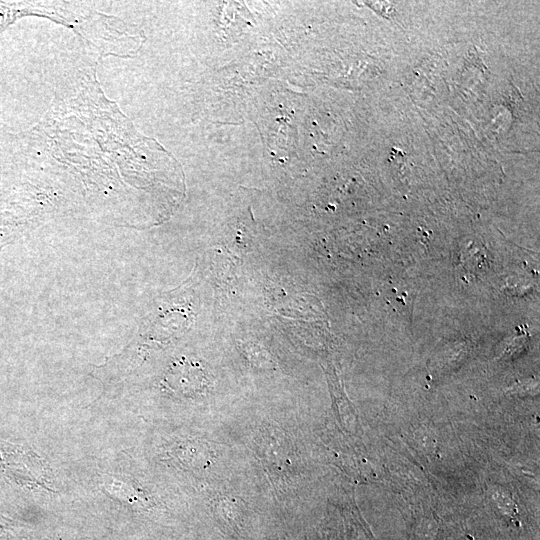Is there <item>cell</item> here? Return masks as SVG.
Returning <instances> with one entry per match:
<instances>
[{
  "instance_id": "6da1fadb",
  "label": "cell",
  "mask_w": 540,
  "mask_h": 540,
  "mask_svg": "<svg viewBox=\"0 0 540 540\" xmlns=\"http://www.w3.org/2000/svg\"><path fill=\"white\" fill-rule=\"evenodd\" d=\"M258 446L261 454L270 463L290 464V446L281 432L272 429L261 432Z\"/></svg>"
},
{
  "instance_id": "7a4b0ae2",
  "label": "cell",
  "mask_w": 540,
  "mask_h": 540,
  "mask_svg": "<svg viewBox=\"0 0 540 540\" xmlns=\"http://www.w3.org/2000/svg\"><path fill=\"white\" fill-rule=\"evenodd\" d=\"M495 501L500 505V507L504 510V512L509 515L511 518H514L517 511L513 504V501L509 499L506 496H502L501 498L494 496Z\"/></svg>"
}]
</instances>
